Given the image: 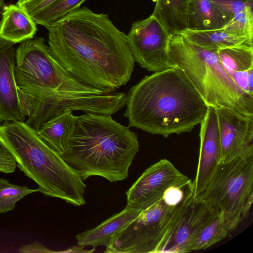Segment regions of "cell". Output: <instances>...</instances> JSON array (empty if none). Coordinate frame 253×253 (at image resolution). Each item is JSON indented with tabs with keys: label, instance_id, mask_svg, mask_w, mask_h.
<instances>
[{
	"label": "cell",
	"instance_id": "ba28073f",
	"mask_svg": "<svg viewBox=\"0 0 253 253\" xmlns=\"http://www.w3.org/2000/svg\"><path fill=\"white\" fill-rule=\"evenodd\" d=\"M189 199L178 203L164 195L116 235L104 252L156 253L180 209Z\"/></svg>",
	"mask_w": 253,
	"mask_h": 253
},
{
	"label": "cell",
	"instance_id": "3957f363",
	"mask_svg": "<svg viewBox=\"0 0 253 253\" xmlns=\"http://www.w3.org/2000/svg\"><path fill=\"white\" fill-rule=\"evenodd\" d=\"M139 150L136 133L111 115L84 113L77 116L75 128L61 155L84 181L102 176L111 182L122 181Z\"/></svg>",
	"mask_w": 253,
	"mask_h": 253
},
{
	"label": "cell",
	"instance_id": "484cf974",
	"mask_svg": "<svg viewBox=\"0 0 253 253\" xmlns=\"http://www.w3.org/2000/svg\"><path fill=\"white\" fill-rule=\"evenodd\" d=\"M224 14L228 22L247 6H253V0H211Z\"/></svg>",
	"mask_w": 253,
	"mask_h": 253
},
{
	"label": "cell",
	"instance_id": "5b68a950",
	"mask_svg": "<svg viewBox=\"0 0 253 253\" xmlns=\"http://www.w3.org/2000/svg\"><path fill=\"white\" fill-rule=\"evenodd\" d=\"M0 144L13 156L20 170L37 183L39 192L76 206L85 204L84 181L26 122L0 124Z\"/></svg>",
	"mask_w": 253,
	"mask_h": 253
},
{
	"label": "cell",
	"instance_id": "30bf717a",
	"mask_svg": "<svg viewBox=\"0 0 253 253\" xmlns=\"http://www.w3.org/2000/svg\"><path fill=\"white\" fill-rule=\"evenodd\" d=\"M218 212L200 198H190L180 209L156 253H188L201 230Z\"/></svg>",
	"mask_w": 253,
	"mask_h": 253
},
{
	"label": "cell",
	"instance_id": "5bb4252c",
	"mask_svg": "<svg viewBox=\"0 0 253 253\" xmlns=\"http://www.w3.org/2000/svg\"><path fill=\"white\" fill-rule=\"evenodd\" d=\"M15 58L13 43L0 38V125L26 119L15 81Z\"/></svg>",
	"mask_w": 253,
	"mask_h": 253
},
{
	"label": "cell",
	"instance_id": "7c38bea8",
	"mask_svg": "<svg viewBox=\"0 0 253 253\" xmlns=\"http://www.w3.org/2000/svg\"><path fill=\"white\" fill-rule=\"evenodd\" d=\"M214 109L220 138L219 163H223L243 155L253 146V117L226 108Z\"/></svg>",
	"mask_w": 253,
	"mask_h": 253
},
{
	"label": "cell",
	"instance_id": "83f0119b",
	"mask_svg": "<svg viewBox=\"0 0 253 253\" xmlns=\"http://www.w3.org/2000/svg\"><path fill=\"white\" fill-rule=\"evenodd\" d=\"M57 0H29L19 5L31 16L45 8Z\"/></svg>",
	"mask_w": 253,
	"mask_h": 253
},
{
	"label": "cell",
	"instance_id": "2e32d148",
	"mask_svg": "<svg viewBox=\"0 0 253 253\" xmlns=\"http://www.w3.org/2000/svg\"><path fill=\"white\" fill-rule=\"evenodd\" d=\"M0 38L12 43L33 38L36 33V23L21 6L6 5L1 13Z\"/></svg>",
	"mask_w": 253,
	"mask_h": 253
},
{
	"label": "cell",
	"instance_id": "44dd1931",
	"mask_svg": "<svg viewBox=\"0 0 253 253\" xmlns=\"http://www.w3.org/2000/svg\"><path fill=\"white\" fill-rule=\"evenodd\" d=\"M236 227L222 213L218 212L201 230L189 252L207 249L225 238Z\"/></svg>",
	"mask_w": 253,
	"mask_h": 253
},
{
	"label": "cell",
	"instance_id": "f1b7e54d",
	"mask_svg": "<svg viewBox=\"0 0 253 253\" xmlns=\"http://www.w3.org/2000/svg\"><path fill=\"white\" fill-rule=\"evenodd\" d=\"M19 251L21 253H43L57 252L48 249L37 241H35L31 244L22 246L19 249Z\"/></svg>",
	"mask_w": 253,
	"mask_h": 253
},
{
	"label": "cell",
	"instance_id": "d4e9b609",
	"mask_svg": "<svg viewBox=\"0 0 253 253\" xmlns=\"http://www.w3.org/2000/svg\"><path fill=\"white\" fill-rule=\"evenodd\" d=\"M222 28L230 34L253 39V6L245 7Z\"/></svg>",
	"mask_w": 253,
	"mask_h": 253
},
{
	"label": "cell",
	"instance_id": "ffe728a7",
	"mask_svg": "<svg viewBox=\"0 0 253 253\" xmlns=\"http://www.w3.org/2000/svg\"><path fill=\"white\" fill-rule=\"evenodd\" d=\"M191 0H156L152 15L171 35L187 29L188 6Z\"/></svg>",
	"mask_w": 253,
	"mask_h": 253
},
{
	"label": "cell",
	"instance_id": "e0dca14e",
	"mask_svg": "<svg viewBox=\"0 0 253 253\" xmlns=\"http://www.w3.org/2000/svg\"><path fill=\"white\" fill-rule=\"evenodd\" d=\"M76 120L77 116L72 111L66 110L45 123L36 131L45 143L61 156L74 133Z\"/></svg>",
	"mask_w": 253,
	"mask_h": 253
},
{
	"label": "cell",
	"instance_id": "8992f818",
	"mask_svg": "<svg viewBox=\"0 0 253 253\" xmlns=\"http://www.w3.org/2000/svg\"><path fill=\"white\" fill-rule=\"evenodd\" d=\"M167 54L169 67L182 70L208 107L253 117V95L235 84L217 52L196 44L178 33L170 36Z\"/></svg>",
	"mask_w": 253,
	"mask_h": 253
},
{
	"label": "cell",
	"instance_id": "8fae6325",
	"mask_svg": "<svg viewBox=\"0 0 253 253\" xmlns=\"http://www.w3.org/2000/svg\"><path fill=\"white\" fill-rule=\"evenodd\" d=\"M168 160L147 168L126 192L127 205L141 211L161 200L170 187L189 179Z\"/></svg>",
	"mask_w": 253,
	"mask_h": 253
},
{
	"label": "cell",
	"instance_id": "9c48e42d",
	"mask_svg": "<svg viewBox=\"0 0 253 253\" xmlns=\"http://www.w3.org/2000/svg\"><path fill=\"white\" fill-rule=\"evenodd\" d=\"M170 36L152 15L134 22L126 36L134 62L151 72L169 68L167 49Z\"/></svg>",
	"mask_w": 253,
	"mask_h": 253
},
{
	"label": "cell",
	"instance_id": "4fadbf2b",
	"mask_svg": "<svg viewBox=\"0 0 253 253\" xmlns=\"http://www.w3.org/2000/svg\"><path fill=\"white\" fill-rule=\"evenodd\" d=\"M200 152L195 178L193 181V197L199 198L219 164L220 138L215 109L208 107L200 123Z\"/></svg>",
	"mask_w": 253,
	"mask_h": 253
},
{
	"label": "cell",
	"instance_id": "6da1fadb",
	"mask_svg": "<svg viewBox=\"0 0 253 253\" xmlns=\"http://www.w3.org/2000/svg\"><path fill=\"white\" fill-rule=\"evenodd\" d=\"M46 29L49 48L82 83L113 92L129 81L134 60L127 36L107 14L79 8Z\"/></svg>",
	"mask_w": 253,
	"mask_h": 253
},
{
	"label": "cell",
	"instance_id": "7a4b0ae2",
	"mask_svg": "<svg viewBox=\"0 0 253 253\" xmlns=\"http://www.w3.org/2000/svg\"><path fill=\"white\" fill-rule=\"evenodd\" d=\"M126 105L129 127L165 138L190 132L208 109L184 72L174 67L146 76L130 88Z\"/></svg>",
	"mask_w": 253,
	"mask_h": 253
},
{
	"label": "cell",
	"instance_id": "7402d4cb",
	"mask_svg": "<svg viewBox=\"0 0 253 253\" xmlns=\"http://www.w3.org/2000/svg\"><path fill=\"white\" fill-rule=\"evenodd\" d=\"M219 60L230 76L253 68V46H237L217 51Z\"/></svg>",
	"mask_w": 253,
	"mask_h": 253
},
{
	"label": "cell",
	"instance_id": "1f68e13d",
	"mask_svg": "<svg viewBox=\"0 0 253 253\" xmlns=\"http://www.w3.org/2000/svg\"><path fill=\"white\" fill-rule=\"evenodd\" d=\"M29 0H18V2L17 3V4L20 5L23 3H24L27 1H28Z\"/></svg>",
	"mask_w": 253,
	"mask_h": 253
},
{
	"label": "cell",
	"instance_id": "9a60e30c",
	"mask_svg": "<svg viewBox=\"0 0 253 253\" xmlns=\"http://www.w3.org/2000/svg\"><path fill=\"white\" fill-rule=\"evenodd\" d=\"M141 211L126 205L121 212L114 214L93 229L76 236L78 245L82 247H108L115 236L135 219Z\"/></svg>",
	"mask_w": 253,
	"mask_h": 253
},
{
	"label": "cell",
	"instance_id": "603a6c76",
	"mask_svg": "<svg viewBox=\"0 0 253 253\" xmlns=\"http://www.w3.org/2000/svg\"><path fill=\"white\" fill-rule=\"evenodd\" d=\"M86 0H57L31 15L35 22L48 28L68 14L80 8Z\"/></svg>",
	"mask_w": 253,
	"mask_h": 253
},
{
	"label": "cell",
	"instance_id": "277c9868",
	"mask_svg": "<svg viewBox=\"0 0 253 253\" xmlns=\"http://www.w3.org/2000/svg\"><path fill=\"white\" fill-rule=\"evenodd\" d=\"M14 74L20 104L27 117L25 122L36 131L44 124L50 107L61 98L74 93L105 92L73 76L42 37L24 41L16 49Z\"/></svg>",
	"mask_w": 253,
	"mask_h": 253
},
{
	"label": "cell",
	"instance_id": "cb8c5ba5",
	"mask_svg": "<svg viewBox=\"0 0 253 253\" xmlns=\"http://www.w3.org/2000/svg\"><path fill=\"white\" fill-rule=\"evenodd\" d=\"M36 192L39 188L31 189L25 186L12 184L0 178V214L13 210L15 203L25 196Z\"/></svg>",
	"mask_w": 253,
	"mask_h": 253
},
{
	"label": "cell",
	"instance_id": "d6986e66",
	"mask_svg": "<svg viewBox=\"0 0 253 253\" xmlns=\"http://www.w3.org/2000/svg\"><path fill=\"white\" fill-rule=\"evenodd\" d=\"M180 33L194 43L214 52L233 46H253V39L230 34L223 28L207 31L187 29Z\"/></svg>",
	"mask_w": 253,
	"mask_h": 253
},
{
	"label": "cell",
	"instance_id": "52a82bcc",
	"mask_svg": "<svg viewBox=\"0 0 253 253\" xmlns=\"http://www.w3.org/2000/svg\"><path fill=\"white\" fill-rule=\"evenodd\" d=\"M199 198L237 228L248 216L253 202V146L219 163Z\"/></svg>",
	"mask_w": 253,
	"mask_h": 253
},
{
	"label": "cell",
	"instance_id": "4316f807",
	"mask_svg": "<svg viewBox=\"0 0 253 253\" xmlns=\"http://www.w3.org/2000/svg\"><path fill=\"white\" fill-rule=\"evenodd\" d=\"M16 162L10 153L0 144V172L9 173L15 171Z\"/></svg>",
	"mask_w": 253,
	"mask_h": 253
},
{
	"label": "cell",
	"instance_id": "f546056e",
	"mask_svg": "<svg viewBox=\"0 0 253 253\" xmlns=\"http://www.w3.org/2000/svg\"><path fill=\"white\" fill-rule=\"evenodd\" d=\"M84 247L80 246H73L66 250L57 252L58 253H91L94 252L95 249L91 251H87L84 249Z\"/></svg>",
	"mask_w": 253,
	"mask_h": 253
},
{
	"label": "cell",
	"instance_id": "ac0fdd59",
	"mask_svg": "<svg viewBox=\"0 0 253 253\" xmlns=\"http://www.w3.org/2000/svg\"><path fill=\"white\" fill-rule=\"evenodd\" d=\"M227 23L225 16L211 0H190L187 18V29L194 31L219 29Z\"/></svg>",
	"mask_w": 253,
	"mask_h": 253
},
{
	"label": "cell",
	"instance_id": "4dcf8cb0",
	"mask_svg": "<svg viewBox=\"0 0 253 253\" xmlns=\"http://www.w3.org/2000/svg\"><path fill=\"white\" fill-rule=\"evenodd\" d=\"M4 0H0V13L3 11L4 8L5 7Z\"/></svg>",
	"mask_w": 253,
	"mask_h": 253
}]
</instances>
